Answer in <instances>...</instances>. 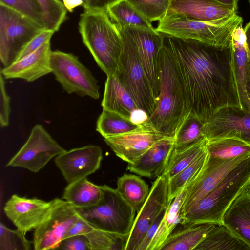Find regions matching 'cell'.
Returning <instances> with one entry per match:
<instances>
[{"label":"cell","instance_id":"40","mask_svg":"<svg viewBox=\"0 0 250 250\" xmlns=\"http://www.w3.org/2000/svg\"><path fill=\"white\" fill-rule=\"evenodd\" d=\"M0 4L25 16L45 28L42 12L36 0H0Z\"/></svg>","mask_w":250,"mask_h":250},{"label":"cell","instance_id":"13","mask_svg":"<svg viewBox=\"0 0 250 250\" xmlns=\"http://www.w3.org/2000/svg\"><path fill=\"white\" fill-rule=\"evenodd\" d=\"M118 27L123 29L130 39L157 99L159 55L164 43V36L155 28L135 26Z\"/></svg>","mask_w":250,"mask_h":250},{"label":"cell","instance_id":"2","mask_svg":"<svg viewBox=\"0 0 250 250\" xmlns=\"http://www.w3.org/2000/svg\"><path fill=\"white\" fill-rule=\"evenodd\" d=\"M159 68L157 102L148 121L157 132L174 137L189 110L178 69L165 36L159 55Z\"/></svg>","mask_w":250,"mask_h":250},{"label":"cell","instance_id":"45","mask_svg":"<svg viewBox=\"0 0 250 250\" xmlns=\"http://www.w3.org/2000/svg\"><path fill=\"white\" fill-rule=\"evenodd\" d=\"M167 207L160 214L158 217L151 225L150 228L148 229L142 242L139 246L137 250H147L148 246L153 238L158 228L165 215Z\"/></svg>","mask_w":250,"mask_h":250},{"label":"cell","instance_id":"33","mask_svg":"<svg viewBox=\"0 0 250 250\" xmlns=\"http://www.w3.org/2000/svg\"><path fill=\"white\" fill-rule=\"evenodd\" d=\"M208 156L206 148L188 166L168 179V200L172 201L181 190L189 185L203 170Z\"/></svg>","mask_w":250,"mask_h":250},{"label":"cell","instance_id":"8","mask_svg":"<svg viewBox=\"0 0 250 250\" xmlns=\"http://www.w3.org/2000/svg\"><path fill=\"white\" fill-rule=\"evenodd\" d=\"M44 30L25 16L0 4V59L4 67L15 62L27 44Z\"/></svg>","mask_w":250,"mask_h":250},{"label":"cell","instance_id":"32","mask_svg":"<svg viewBox=\"0 0 250 250\" xmlns=\"http://www.w3.org/2000/svg\"><path fill=\"white\" fill-rule=\"evenodd\" d=\"M112 20L118 27L135 26L154 29L146 20L126 0H119L106 9Z\"/></svg>","mask_w":250,"mask_h":250},{"label":"cell","instance_id":"5","mask_svg":"<svg viewBox=\"0 0 250 250\" xmlns=\"http://www.w3.org/2000/svg\"><path fill=\"white\" fill-rule=\"evenodd\" d=\"M243 21L236 14L226 23L214 24L197 21L177 13H166L156 30L165 36L196 40L214 45L232 44L234 29Z\"/></svg>","mask_w":250,"mask_h":250},{"label":"cell","instance_id":"31","mask_svg":"<svg viewBox=\"0 0 250 250\" xmlns=\"http://www.w3.org/2000/svg\"><path fill=\"white\" fill-rule=\"evenodd\" d=\"M205 125L195 114L189 111L176 130L174 149H182L206 139Z\"/></svg>","mask_w":250,"mask_h":250},{"label":"cell","instance_id":"1","mask_svg":"<svg viewBox=\"0 0 250 250\" xmlns=\"http://www.w3.org/2000/svg\"><path fill=\"white\" fill-rule=\"evenodd\" d=\"M165 37L178 69L189 111L206 123L222 108L241 107L232 44L214 45Z\"/></svg>","mask_w":250,"mask_h":250},{"label":"cell","instance_id":"24","mask_svg":"<svg viewBox=\"0 0 250 250\" xmlns=\"http://www.w3.org/2000/svg\"><path fill=\"white\" fill-rule=\"evenodd\" d=\"M101 106L103 109L116 112L129 119L131 113L139 108L115 74L107 76Z\"/></svg>","mask_w":250,"mask_h":250},{"label":"cell","instance_id":"14","mask_svg":"<svg viewBox=\"0 0 250 250\" xmlns=\"http://www.w3.org/2000/svg\"><path fill=\"white\" fill-rule=\"evenodd\" d=\"M250 155V153H247L229 159L213 157L208 155L203 170L187 188V194L182 207L180 215L185 213L213 190Z\"/></svg>","mask_w":250,"mask_h":250},{"label":"cell","instance_id":"17","mask_svg":"<svg viewBox=\"0 0 250 250\" xmlns=\"http://www.w3.org/2000/svg\"><path fill=\"white\" fill-rule=\"evenodd\" d=\"M51 201L27 198L13 195L5 203L3 210L6 216L23 234L36 229L47 213Z\"/></svg>","mask_w":250,"mask_h":250},{"label":"cell","instance_id":"37","mask_svg":"<svg viewBox=\"0 0 250 250\" xmlns=\"http://www.w3.org/2000/svg\"><path fill=\"white\" fill-rule=\"evenodd\" d=\"M40 6L46 30L57 32L65 21L67 11L62 0H36Z\"/></svg>","mask_w":250,"mask_h":250},{"label":"cell","instance_id":"22","mask_svg":"<svg viewBox=\"0 0 250 250\" xmlns=\"http://www.w3.org/2000/svg\"><path fill=\"white\" fill-rule=\"evenodd\" d=\"M223 224L250 249V185L228 208Z\"/></svg>","mask_w":250,"mask_h":250},{"label":"cell","instance_id":"26","mask_svg":"<svg viewBox=\"0 0 250 250\" xmlns=\"http://www.w3.org/2000/svg\"><path fill=\"white\" fill-rule=\"evenodd\" d=\"M102 194L101 186L85 177L69 183L64 190L62 198L77 208H85L96 205Z\"/></svg>","mask_w":250,"mask_h":250},{"label":"cell","instance_id":"23","mask_svg":"<svg viewBox=\"0 0 250 250\" xmlns=\"http://www.w3.org/2000/svg\"><path fill=\"white\" fill-rule=\"evenodd\" d=\"M242 24L243 22L239 24L232 34L233 66L241 107L250 112L246 89L249 76V55Z\"/></svg>","mask_w":250,"mask_h":250},{"label":"cell","instance_id":"20","mask_svg":"<svg viewBox=\"0 0 250 250\" xmlns=\"http://www.w3.org/2000/svg\"><path fill=\"white\" fill-rule=\"evenodd\" d=\"M51 43L46 42L35 51L0 69L4 79L19 78L33 82L52 72L51 65Z\"/></svg>","mask_w":250,"mask_h":250},{"label":"cell","instance_id":"25","mask_svg":"<svg viewBox=\"0 0 250 250\" xmlns=\"http://www.w3.org/2000/svg\"><path fill=\"white\" fill-rule=\"evenodd\" d=\"M216 224H181L171 233L158 250H194L207 236Z\"/></svg>","mask_w":250,"mask_h":250},{"label":"cell","instance_id":"6","mask_svg":"<svg viewBox=\"0 0 250 250\" xmlns=\"http://www.w3.org/2000/svg\"><path fill=\"white\" fill-rule=\"evenodd\" d=\"M101 186L103 194L100 201L90 207L76 208L78 213L96 228L129 235L136 211L117 189L105 185Z\"/></svg>","mask_w":250,"mask_h":250},{"label":"cell","instance_id":"11","mask_svg":"<svg viewBox=\"0 0 250 250\" xmlns=\"http://www.w3.org/2000/svg\"><path fill=\"white\" fill-rule=\"evenodd\" d=\"M66 151L42 125L37 124L32 128L26 142L6 166L20 167L38 172L52 158Z\"/></svg>","mask_w":250,"mask_h":250},{"label":"cell","instance_id":"46","mask_svg":"<svg viewBox=\"0 0 250 250\" xmlns=\"http://www.w3.org/2000/svg\"><path fill=\"white\" fill-rule=\"evenodd\" d=\"M119 0H84L83 8L86 9H106Z\"/></svg>","mask_w":250,"mask_h":250},{"label":"cell","instance_id":"36","mask_svg":"<svg viewBox=\"0 0 250 250\" xmlns=\"http://www.w3.org/2000/svg\"><path fill=\"white\" fill-rule=\"evenodd\" d=\"M85 235L89 241L90 250H125L129 235L109 232L94 227Z\"/></svg>","mask_w":250,"mask_h":250},{"label":"cell","instance_id":"7","mask_svg":"<svg viewBox=\"0 0 250 250\" xmlns=\"http://www.w3.org/2000/svg\"><path fill=\"white\" fill-rule=\"evenodd\" d=\"M119 29L123 50L114 74L131 94L138 107L149 116L156 107L157 99L130 39L123 29Z\"/></svg>","mask_w":250,"mask_h":250},{"label":"cell","instance_id":"4","mask_svg":"<svg viewBox=\"0 0 250 250\" xmlns=\"http://www.w3.org/2000/svg\"><path fill=\"white\" fill-rule=\"evenodd\" d=\"M250 185V155L213 190L181 215L180 223L223 224V217L228 208Z\"/></svg>","mask_w":250,"mask_h":250},{"label":"cell","instance_id":"35","mask_svg":"<svg viewBox=\"0 0 250 250\" xmlns=\"http://www.w3.org/2000/svg\"><path fill=\"white\" fill-rule=\"evenodd\" d=\"M206 148L210 156L224 159H232L250 153V145L231 138L207 140Z\"/></svg>","mask_w":250,"mask_h":250},{"label":"cell","instance_id":"9","mask_svg":"<svg viewBox=\"0 0 250 250\" xmlns=\"http://www.w3.org/2000/svg\"><path fill=\"white\" fill-rule=\"evenodd\" d=\"M50 62L52 72L64 90L82 97L99 98L97 80L77 56L59 50L52 51Z\"/></svg>","mask_w":250,"mask_h":250},{"label":"cell","instance_id":"42","mask_svg":"<svg viewBox=\"0 0 250 250\" xmlns=\"http://www.w3.org/2000/svg\"><path fill=\"white\" fill-rule=\"evenodd\" d=\"M54 33V31L49 30L42 31L27 44L19 55L15 62L35 51L44 43L50 42L51 38Z\"/></svg>","mask_w":250,"mask_h":250},{"label":"cell","instance_id":"28","mask_svg":"<svg viewBox=\"0 0 250 250\" xmlns=\"http://www.w3.org/2000/svg\"><path fill=\"white\" fill-rule=\"evenodd\" d=\"M194 250H250L223 224H215Z\"/></svg>","mask_w":250,"mask_h":250},{"label":"cell","instance_id":"21","mask_svg":"<svg viewBox=\"0 0 250 250\" xmlns=\"http://www.w3.org/2000/svg\"><path fill=\"white\" fill-rule=\"evenodd\" d=\"M174 146V137L158 140L138 159L128 163L127 170L141 176L158 177L165 171Z\"/></svg>","mask_w":250,"mask_h":250},{"label":"cell","instance_id":"27","mask_svg":"<svg viewBox=\"0 0 250 250\" xmlns=\"http://www.w3.org/2000/svg\"><path fill=\"white\" fill-rule=\"evenodd\" d=\"M187 188L185 187L169 204L147 250H158L180 223L182 207L187 194Z\"/></svg>","mask_w":250,"mask_h":250},{"label":"cell","instance_id":"16","mask_svg":"<svg viewBox=\"0 0 250 250\" xmlns=\"http://www.w3.org/2000/svg\"><path fill=\"white\" fill-rule=\"evenodd\" d=\"M102 158L99 146L88 145L65 151L56 157L55 163L69 184L94 173Z\"/></svg>","mask_w":250,"mask_h":250},{"label":"cell","instance_id":"18","mask_svg":"<svg viewBox=\"0 0 250 250\" xmlns=\"http://www.w3.org/2000/svg\"><path fill=\"white\" fill-rule=\"evenodd\" d=\"M237 10L216 0H170L166 13H181L191 20L219 24L232 19Z\"/></svg>","mask_w":250,"mask_h":250},{"label":"cell","instance_id":"51","mask_svg":"<svg viewBox=\"0 0 250 250\" xmlns=\"http://www.w3.org/2000/svg\"><path fill=\"white\" fill-rule=\"evenodd\" d=\"M223 3L232 6L237 10L238 0H216Z\"/></svg>","mask_w":250,"mask_h":250},{"label":"cell","instance_id":"48","mask_svg":"<svg viewBox=\"0 0 250 250\" xmlns=\"http://www.w3.org/2000/svg\"><path fill=\"white\" fill-rule=\"evenodd\" d=\"M67 11L72 12L77 7L84 6L83 0H62Z\"/></svg>","mask_w":250,"mask_h":250},{"label":"cell","instance_id":"44","mask_svg":"<svg viewBox=\"0 0 250 250\" xmlns=\"http://www.w3.org/2000/svg\"><path fill=\"white\" fill-rule=\"evenodd\" d=\"M94 228L91 224L80 215L68 231L64 238L79 235H86Z\"/></svg>","mask_w":250,"mask_h":250},{"label":"cell","instance_id":"43","mask_svg":"<svg viewBox=\"0 0 250 250\" xmlns=\"http://www.w3.org/2000/svg\"><path fill=\"white\" fill-rule=\"evenodd\" d=\"M57 250H90V242L85 235H79L64 238Z\"/></svg>","mask_w":250,"mask_h":250},{"label":"cell","instance_id":"12","mask_svg":"<svg viewBox=\"0 0 250 250\" xmlns=\"http://www.w3.org/2000/svg\"><path fill=\"white\" fill-rule=\"evenodd\" d=\"M171 201L168 200V179L162 174L152 183L146 200L136 214L125 250H137L148 229Z\"/></svg>","mask_w":250,"mask_h":250},{"label":"cell","instance_id":"47","mask_svg":"<svg viewBox=\"0 0 250 250\" xmlns=\"http://www.w3.org/2000/svg\"><path fill=\"white\" fill-rule=\"evenodd\" d=\"M149 116L143 109L138 108L131 114L130 120L134 124L144 126L149 124Z\"/></svg>","mask_w":250,"mask_h":250},{"label":"cell","instance_id":"49","mask_svg":"<svg viewBox=\"0 0 250 250\" xmlns=\"http://www.w3.org/2000/svg\"><path fill=\"white\" fill-rule=\"evenodd\" d=\"M245 37L246 46L249 55L250 56V22H249L244 29Z\"/></svg>","mask_w":250,"mask_h":250},{"label":"cell","instance_id":"30","mask_svg":"<svg viewBox=\"0 0 250 250\" xmlns=\"http://www.w3.org/2000/svg\"><path fill=\"white\" fill-rule=\"evenodd\" d=\"M145 126L134 124L116 112L103 109L97 121L96 131L106 138L134 132Z\"/></svg>","mask_w":250,"mask_h":250},{"label":"cell","instance_id":"41","mask_svg":"<svg viewBox=\"0 0 250 250\" xmlns=\"http://www.w3.org/2000/svg\"><path fill=\"white\" fill-rule=\"evenodd\" d=\"M0 76V123L1 127H5L9 125V116L11 112L10 97L6 93L4 78L1 72Z\"/></svg>","mask_w":250,"mask_h":250},{"label":"cell","instance_id":"15","mask_svg":"<svg viewBox=\"0 0 250 250\" xmlns=\"http://www.w3.org/2000/svg\"><path fill=\"white\" fill-rule=\"evenodd\" d=\"M205 129L207 141L231 138L250 145V112L240 106L222 108L205 123Z\"/></svg>","mask_w":250,"mask_h":250},{"label":"cell","instance_id":"52","mask_svg":"<svg viewBox=\"0 0 250 250\" xmlns=\"http://www.w3.org/2000/svg\"><path fill=\"white\" fill-rule=\"evenodd\" d=\"M249 0V3H250V0Z\"/></svg>","mask_w":250,"mask_h":250},{"label":"cell","instance_id":"53","mask_svg":"<svg viewBox=\"0 0 250 250\" xmlns=\"http://www.w3.org/2000/svg\"><path fill=\"white\" fill-rule=\"evenodd\" d=\"M83 1H84V0H83Z\"/></svg>","mask_w":250,"mask_h":250},{"label":"cell","instance_id":"19","mask_svg":"<svg viewBox=\"0 0 250 250\" xmlns=\"http://www.w3.org/2000/svg\"><path fill=\"white\" fill-rule=\"evenodd\" d=\"M165 136L148 124L134 132L104 138V141L116 156L131 163L141 156L156 141Z\"/></svg>","mask_w":250,"mask_h":250},{"label":"cell","instance_id":"39","mask_svg":"<svg viewBox=\"0 0 250 250\" xmlns=\"http://www.w3.org/2000/svg\"><path fill=\"white\" fill-rule=\"evenodd\" d=\"M31 242L25 235L17 230H12L4 224H0V250H30Z\"/></svg>","mask_w":250,"mask_h":250},{"label":"cell","instance_id":"3","mask_svg":"<svg viewBox=\"0 0 250 250\" xmlns=\"http://www.w3.org/2000/svg\"><path fill=\"white\" fill-rule=\"evenodd\" d=\"M82 41L107 76L117 70L123 50L120 30L106 9H86L80 16Z\"/></svg>","mask_w":250,"mask_h":250},{"label":"cell","instance_id":"29","mask_svg":"<svg viewBox=\"0 0 250 250\" xmlns=\"http://www.w3.org/2000/svg\"><path fill=\"white\" fill-rule=\"evenodd\" d=\"M117 186V190L138 213L149 193L148 185L140 176L125 174L118 179Z\"/></svg>","mask_w":250,"mask_h":250},{"label":"cell","instance_id":"38","mask_svg":"<svg viewBox=\"0 0 250 250\" xmlns=\"http://www.w3.org/2000/svg\"><path fill=\"white\" fill-rule=\"evenodd\" d=\"M149 22L160 21L166 14L170 0H126Z\"/></svg>","mask_w":250,"mask_h":250},{"label":"cell","instance_id":"10","mask_svg":"<svg viewBox=\"0 0 250 250\" xmlns=\"http://www.w3.org/2000/svg\"><path fill=\"white\" fill-rule=\"evenodd\" d=\"M45 217L35 229L33 246L35 250H57L68 231L80 217L72 205L55 198Z\"/></svg>","mask_w":250,"mask_h":250},{"label":"cell","instance_id":"50","mask_svg":"<svg viewBox=\"0 0 250 250\" xmlns=\"http://www.w3.org/2000/svg\"><path fill=\"white\" fill-rule=\"evenodd\" d=\"M249 76L246 82V89L250 107V56L249 55Z\"/></svg>","mask_w":250,"mask_h":250},{"label":"cell","instance_id":"34","mask_svg":"<svg viewBox=\"0 0 250 250\" xmlns=\"http://www.w3.org/2000/svg\"><path fill=\"white\" fill-rule=\"evenodd\" d=\"M206 142L207 140L205 139L185 148L174 149L163 175L169 179L182 171L205 149Z\"/></svg>","mask_w":250,"mask_h":250}]
</instances>
